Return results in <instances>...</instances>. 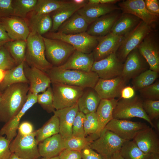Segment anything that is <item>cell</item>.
Wrapping results in <instances>:
<instances>
[{"label": "cell", "mask_w": 159, "mask_h": 159, "mask_svg": "<svg viewBox=\"0 0 159 159\" xmlns=\"http://www.w3.org/2000/svg\"><path fill=\"white\" fill-rule=\"evenodd\" d=\"M29 84L19 83L12 85L3 92L0 101V122L6 123L19 112L25 103Z\"/></svg>", "instance_id": "1"}, {"label": "cell", "mask_w": 159, "mask_h": 159, "mask_svg": "<svg viewBox=\"0 0 159 159\" xmlns=\"http://www.w3.org/2000/svg\"><path fill=\"white\" fill-rule=\"evenodd\" d=\"M52 83L57 82L81 87L94 88L99 79L97 74L73 69H62L53 66L47 72Z\"/></svg>", "instance_id": "2"}, {"label": "cell", "mask_w": 159, "mask_h": 159, "mask_svg": "<svg viewBox=\"0 0 159 159\" xmlns=\"http://www.w3.org/2000/svg\"><path fill=\"white\" fill-rule=\"evenodd\" d=\"M25 62L29 66L47 72L53 66L47 60L42 36L30 33L26 41Z\"/></svg>", "instance_id": "3"}, {"label": "cell", "mask_w": 159, "mask_h": 159, "mask_svg": "<svg viewBox=\"0 0 159 159\" xmlns=\"http://www.w3.org/2000/svg\"><path fill=\"white\" fill-rule=\"evenodd\" d=\"M143 101L137 96L128 99L120 98L118 100L114 110L113 118L127 120L138 117L144 120L152 127H154V124L143 109Z\"/></svg>", "instance_id": "4"}, {"label": "cell", "mask_w": 159, "mask_h": 159, "mask_svg": "<svg viewBox=\"0 0 159 159\" xmlns=\"http://www.w3.org/2000/svg\"><path fill=\"white\" fill-rule=\"evenodd\" d=\"M154 26L142 20L126 34L116 53L119 59L123 63L128 54L137 48L145 37L154 29Z\"/></svg>", "instance_id": "5"}, {"label": "cell", "mask_w": 159, "mask_h": 159, "mask_svg": "<svg viewBox=\"0 0 159 159\" xmlns=\"http://www.w3.org/2000/svg\"><path fill=\"white\" fill-rule=\"evenodd\" d=\"M51 84L53 104L55 110L71 107L76 104L85 89L60 83Z\"/></svg>", "instance_id": "6"}, {"label": "cell", "mask_w": 159, "mask_h": 159, "mask_svg": "<svg viewBox=\"0 0 159 159\" xmlns=\"http://www.w3.org/2000/svg\"><path fill=\"white\" fill-rule=\"evenodd\" d=\"M43 37L60 40L72 46L78 51L85 53H92L98 44V37L88 34L86 32L73 34H65L57 32H49Z\"/></svg>", "instance_id": "7"}, {"label": "cell", "mask_w": 159, "mask_h": 159, "mask_svg": "<svg viewBox=\"0 0 159 159\" xmlns=\"http://www.w3.org/2000/svg\"><path fill=\"white\" fill-rule=\"evenodd\" d=\"M126 141L114 132L104 130L100 136L92 142L89 146L103 159H110L115 153L120 152Z\"/></svg>", "instance_id": "8"}, {"label": "cell", "mask_w": 159, "mask_h": 159, "mask_svg": "<svg viewBox=\"0 0 159 159\" xmlns=\"http://www.w3.org/2000/svg\"><path fill=\"white\" fill-rule=\"evenodd\" d=\"M37 130L31 134L22 136L17 133L10 142L9 149L13 153L21 159H39V143L36 139Z\"/></svg>", "instance_id": "9"}, {"label": "cell", "mask_w": 159, "mask_h": 159, "mask_svg": "<svg viewBox=\"0 0 159 159\" xmlns=\"http://www.w3.org/2000/svg\"><path fill=\"white\" fill-rule=\"evenodd\" d=\"M43 38L46 58L53 66L57 67L63 64L76 50L71 45L63 41L43 37Z\"/></svg>", "instance_id": "10"}, {"label": "cell", "mask_w": 159, "mask_h": 159, "mask_svg": "<svg viewBox=\"0 0 159 159\" xmlns=\"http://www.w3.org/2000/svg\"><path fill=\"white\" fill-rule=\"evenodd\" d=\"M137 48L145 59L149 69L159 72V43L158 34L154 30L148 34Z\"/></svg>", "instance_id": "11"}, {"label": "cell", "mask_w": 159, "mask_h": 159, "mask_svg": "<svg viewBox=\"0 0 159 159\" xmlns=\"http://www.w3.org/2000/svg\"><path fill=\"white\" fill-rule=\"evenodd\" d=\"M149 127L143 122L113 118L104 130L111 131L126 140H131L139 132Z\"/></svg>", "instance_id": "12"}, {"label": "cell", "mask_w": 159, "mask_h": 159, "mask_svg": "<svg viewBox=\"0 0 159 159\" xmlns=\"http://www.w3.org/2000/svg\"><path fill=\"white\" fill-rule=\"evenodd\" d=\"M123 64L116 53L97 61H94L91 71L95 72L100 78L109 79L121 76Z\"/></svg>", "instance_id": "13"}, {"label": "cell", "mask_w": 159, "mask_h": 159, "mask_svg": "<svg viewBox=\"0 0 159 159\" xmlns=\"http://www.w3.org/2000/svg\"><path fill=\"white\" fill-rule=\"evenodd\" d=\"M23 69L25 75L29 82V92L38 95L43 93L50 86V79L46 72L30 67L24 62Z\"/></svg>", "instance_id": "14"}, {"label": "cell", "mask_w": 159, "mask_h": 159, "mask_svg": "<svg viewBox=\"0 0 159 159\" xmlns=\"http://www.w3.org/2000/svg\"><path fill=\"white\" fill-rule=\"evenodd\" d=\"M149 68L146 61L137 47L127 55L123 63L121 76L127 82Z\"/></svg>", "instance_id": "15"}, {"label": "cell", "mask_w": 159, "mask_h": 159, "mask_svg": "<svg viewBox=\"0 0 159 159\" xmlns=\"http://www.w3.org/2000/svg\"><path fill=\"white\" fill-rule=\"evenodd\" d=\"M125 35H117L110 32L105 36L98 37V44L92 52L94 61L116 53Z\"/></svg>", "instance_id": "16"}, {"label": "cell", "mask_w": 159, "mask_h": 159, "mask_svg": "<svg viewBox=\"0 0 159 159\" xmlns=\"http://www.w3.org/2000/svg\"><path fill=\"white\" fill-rule=\"evenodd\" d=\"M118 6L122 13L132 14L148 24L155 25L158 20V17L152 14L147 9L144 0H124L119 2Z\"/></svg>", "instance_id": "17"}, {"label": "cell", "mask_w": 159, "mask_h": 159, "mask_svg": "<svg viewBox=\"0 0 159 159\" xmlns=\"http://www.w3.org/2000/svg\"><path fill=\"white\" fill-rule=\"evenodd\" d=\"M127 82L121 76L109 79L99 78L94 89L101 99H115L120 97Z\"/></svg>", "instance_id": "18"}, {"label": "cell", "mask_w": 159, "mask_h": 159, "mask_svg": "<svg viewBox=\"0 0 159 159\" xmlns=\"http://www.w3.org/2000/svg\"><path fill=\"white\" fill-rule=\"evenodd\" d=\"M0 21L11 41L23 40L26 41L30 30L25 20L11 16L0 18Z\"/></svg>", "instance_id": "19"}, {"label": "cell", "mask_w": 159, "mask_h": 159, "mask_svg": "<svg viewBox=\"0 0 159 159\" xmlns=\"http://www.w3.org/2000/svg\"><path fill=\"white\" fill-rule=\"evenodd\" d=\"M38 95L28 92L27 100L22 108L13 118L5 123L0 129V136L5 135L6 139L11 142L15 137L21 118L29 109L37 102Z\"/></svg>", "instance_id": "20"}, {"label": "cell", "mask_w": 159, "mask_h": 159, "mask_svg": "<svg viewBox=\"0 0 159 159\" xmlns=\"http://www.w3.org/2000/svg\"><path fill=\"white\" fill-rule=\"evenodd\" d=\"M132 140L145 153L159 154V139L158 135L149 127L139 132Z\"/></svg>", "instance_id": "21"}, {"label": "cell", "mask_w": 159, "mask_h": 159, "mask_svg": "<svg viewBox=\"0 0 159 159\" xmlns=\"http://www.w3.org/2000/svg\"><path fill=\"white\" fill-rule=\"evenodd\" d=\"M121 13L120 10H117L100 17L89 25L86 32L90 35L96 37L106 35L111 32Z\"/></svg>", "instance_id": "22"}, {"label": "cell", "mask_w": 159, "mask_h": 159, "mask_svg": "<svg viewBox=\"0 0 159 159\" xmlns=\"http://www.w3.org/2000/svg\"><path fill=\"white\" fill-rule=\"evenodd\" d=\"M79 111L77 103L72 106L55 110L54 112V115L58 118L59 133L64 140L72 136L73 123Z\"/></svg>", "instance_id": "23"}, {"label": "cell", "mask_w": 159, "mask_h": 159, "mask_svg": "<svg viewBox=\"0 0 159 159\" xmlns=\"http://www.w3.org/2000/svg\"><path fill=\"white\" fill-rule=\"evenodd\" d=\"M117 10L120 9L115 4H90L87 3L77 12L85 19L89 25L100 17Z\"/></svg>", "instance_id": "24"}, {"label": "cell", "mask_w": 159, "mask_h": 159, "mask_svg": "<svg viewBox=\"0 0 159 159\" xmlns=\"http://www.w3.org/2000/svg\"><path fill=\"white\" fill-rule=\"evenodd\" d=\"M94 62L92 52L87 54L75 50L64 63L57 67L62 69L90 72Z\"/></svg>", "instance_id": "25"}, {"label": "cell", "mask_w": 159, "mask_h": 159, "mask_svg": "<svg viewBox=\"0 0 159 159\" xmlns=\"http://www.w3.org/2000/svg\"><path fill=\"white\" fill-rule=\"evenodd\" d=\"M118 101L115 99L101 100L95 112L98 128L94 135L97 138L100 136L106 125L113 118V111Z\"/></svg>", "instance_id": "26"}, {"label": "cell", "mask_w": 159, "mask_h": 159, "mask_svg": "<svg viewBox=\"0 0 159 159\" xmlns=\"http://www.w3.org/2000/svg\"><path fill=\"white\" fill-rule=\"evenodd\" d=\"M72 1V0H37L33 10L29 14L25 20L28 22L42 15L51 14Z\"/></svg>", "instance_id": "27"}, {"label": "cell", "mask_w": 159, "mask_h": 159, "mask_svg": "<svg viewBox=\"0 0 159 159\" xmlns=\"http://www.w3.org/2000/svg\"><path fill=\"white\" fill-rule=\"evenodd\" d=\"M38 145L40 156L48 159L58 156L64 149V140L59 133L46 139Z\"/></svg>", "instance_id": "28"}, {"label": "cell", "mask_w": 159, "mask_h": 159, "mask_svg": "<svg viewBox=\"0 0 159 159\" xmlns=\"http://www.w3.org/2000/svg\"><path fill=\"white\" fill-rule=\"evenodd\" d=\"M89 26L85 19L77 12L63 22L57 32L65 34L86 32Z\"/></svg>", "instance_id": "29"}, {"label": "cell", "mask_w": 159, "mask_h": 159, "mask_svg": "<svg viewBox=\"0 0 159 159\" xmlns=\"http://www.w3.org/2000/svg\"><path fill=\"white\" fill-rule=\"evenodd\" d=\"M87 3L77 4L72 0V2L69 4L51 13L50 15L53 25L49 32H57L59 27L63 22Z\"/></svg>", "instance_id": "30"}, {"label": "cell", "mask_w": 159, "mask_h": 159, "mask_svg": "<svg viewBox=\"0 0 159 159\" xmlns=\"http://www.w3.org/2000/svg\"><path fill=\"white\" fill-rule=\"evenodd\" d=\"M87 89L85 90L77 103L79 111L84 114L95 112L101 100L94 88Z\"/></svg>", "instance_id": "31"}, {"label": "cell", "mask_w": 159, "mask_h": 159, "mask_svg": "<svg viewBox=\"0 0 159 159\" xmlns=\"http://www.w3.org/2000/svg\"><path fill=\"white\" fill-rule=\"evenodd\" d=\"M142 20L130 14L121 13L112 27L111 32L119 36H125L134 28Z\"/></svg>", "instance_id": "32"}, {"label": "cell", "mask_w": 159, "mask_h": 159, "mask_svg": "<svg viewBox=\"0 0 159 159\" xmlns=\"http://www.w3.org/2000/svg\"><path fill=\"white\" fill-rule=\"evenodd\" d=\"M24 62L6 71L4 79L0 83V90L1 91L3 92L7 88L14 84L19 83L29 84L24 72Z\"/></svg>", "instance_id": "33"}, {"label": "cell", "mask_w": 159, "mask_h": 159, "mask_svg": "<svg viewBox=\"0 0 159 159\" xmlns=\"http://www.w3.org/2000/svg\"><path fill=\"white\" fill-rule=\"evenodd\" d=\"M27 22L30 33H37L42 36L49 32L53 25L50 14L42 15Z\"/></svg>", "instance_id": "34"}, {"label": "cell", "mask_w": 159, "mask_h": 159, "mask_svg": "<svg viewBox=\"0 0 159 159\" xmlns=\"http://www.w3.org/2000/svg\"><path fill=\"white\" fill-rule=\"evenodd\" d=\"M4 46L9 51L17 65L25 61L27 46L26 41H11L5 43Z\"/></svg>", "instance_id": "35"}, {"label": "cell", "mask_w": 159, "mask_h": 159, "mask_svg": "<svg viewBox=\"0 0 159 159\" xmlns=\"http://www.w3.org/2000/svg\"><path fill=\"white\" fill-rule=\"evenodd\" d=\"M36 139L38 143L59 133V122L58 117L54 115L41 128L37 130Z\"/></svg>", "instance_id": "36"}, {"label": "cell", "mask_w": 159, "mask_h": 159, "mask_svg": "<svg viewBox=\"0 0 159 159\" xmlns=\"http://www.w3.org/2000/svg\"><path fill=\"white\" fill-rule=\"evenodd\" d=\"M120 153L124 159H150L151 155L144 153L132 140H126Z\"/></svg>", "instance_id": "37"}, {"label": "cell", "mask_w": 159, "mask_h": 159, "mask_svg": "<svg viewBox=\"0 0 159 159\" xmlns=\"http://www.w3.org/2000/svg\"><path fill=\"white\" fill-rule=\"evenodd\" d=\"M158 77V72L147 69L132 79V83L135 90H139L153 84Z\"/></svg>", "instance_id": "38"}, {"label": "cell", "mask_w": 159, "mask_h": 159, "mask_svg": "<svg viewBox=\"0 0 159 159\" xmlns=\"http://www.w3.org/2000/svg\"><path fill=\"white\" fill-rule=\"evenodd\" d=\"M37 0H13V16L25 19L34 8Z\"/></svg>", "instance_id": "39"}, {"label": "cell", "mask_w": 159, "mask_h": 159, "mask_svg": "<svg viewBox=\"0 0 159 159\" xmlns=\"http://www.w3.org/2000/svg\"><path fill=\"white\" fill-rule=\"evenodd\" d=\"M92 141V139L89 136L83 138L72 136L64 140V149L80 152L89 146Z\"/></svg>", "instance_id": "40"}, {"label": "cell", "mask_w": 159, "mask_h": 159, "mask_svg": "<svg viewBox=\"0 0 159 159\" xmlns=\"http://www.w3.org/2000/svg\"><path fill=\"white\" fill-rule=\"evenodd\" d=\"M53 102V92L50 86L44 92L37 95V102L48 113L54 112L55 110Z\"/></svg>", "instance_id": "41"}, {"label": "cell", "mask_w": 159, "mask_h": 159, "mask_svg": "<svg viewBox=\"0 0 159 159\" xmlns=\"http://www.w3.org/2000/svg\"><path fill=\"white\" fill-rule=\"evenodd\" d=\"M17 66L16 63L7 49L0 46V69L9 70Z\"/></svg>", "instance_id": "42"}, {"label": "cell", "mask_w": 159, "mask_h": 159, "mask_svg": "<svg viewBox=\"0 0 159 159\" xmlns=\"http://www.w3.org/2000/svg\"><path fill=\"white\" fill-rule=\"evenodd\" d=\"M85 115L84 127L85 136L86 137L95 134L98 128V122L96 112Z\"/></svg>", "instance_id": "43"}, {"label": "cell", "mask_w": 159, "mask_h": 159, "mask_svg": "<svg viewBox=\"0 0 159 159\" xmlns=\"http://www.w3.org/2000/svg\"><path fill=\"white\" fill-rule=\"evenodd\" d=\"M143 110L151 120L159 117V100H144L143 101Z\"/></svg>", "instance_id": "44"}, {"label": "cell", "mask_w": 159, "mask_h": 159, "mask_svg": "<svg viewBox=\"0 0 159 159\" xmlns=\"http://www.w3.org/2000/svg\"><path fill=\"white\" fill-rule=\"evenodd\" d=\"M85 115L79 111L74 120L72 126V136L81 137L85 136L84 123Z\"/></svg>", "instance_id": "45"}, {"label": "cell", "mask_w": 159, "mask_h": 159, "mask_svg": "<svg viewBox=\"0 0 159 159\" xmlns=\"http://www.w3.org/2000/svg\"><path fill=\"white\" fill-rule=\"evenodd\" d=\"M139 91L141 96L144 100H159V80Z\"/></svg>", "instance_id": "46"}, {"label": "cell", "mask_w": 159, "mask_h": 159, "mask_svg": "<svg viewBox=\"0 0 159 159\" xmlns=\"http://www.w3.org/2000/svg\"><path fill=\"white\" fill-rule=\"evenodd\" d=\"M11 141L5 136L0 135V159H9L11 154L9 145Z\"/></svg>", "instance_id": "47"}, {"label": "cell", "mask_w": 159, "mask_h": 159, "mask_svg": "<svg viewBox=\"0 0 159 159\" xmlns=\"http://www.w3.org/2000/svg\"><path fill=\"white\" fill-rule=\"evenodd\" d=\"M13 0H0V19L13 16Z\"/></svg>", "instance_id": "48"}, {"label": "cell", "mask_w": 159, "mask_h": 159, "mask_svg": "<svg viewBox=\"0 0 159 159\" xmlns=\"http://www.w3.org/2000/svg\"><path fill=\"white\" fill-rule=\"evenodd\" d=\"M58 156L59 159H82L80 151L66 149H63Z\"/></svg>", "instance_id": "49"}, {"label": "cell", "mask_w": 159, "mask_h": 159, "mask_svg": "<svg viewBox=\"0 0 159 159\" xmlns=\"http://www.w3.org/2000/svg\"><path fill=\"white\" fill-rule=\"evenodd\" d=\"M17 130L18 133L22 136L29 135L34 131L33 125L28 121H24L20 123Z\"/></svg>", "instance_id": "50"}, {"label": "cell", "mask_w": 159, "mask_h": 159, "mask_svg": "<svg viewBox=\"0 0 159 159\" xmlns=\"http://www.w3.org/2000/svg\"><path fill=\"white\" fill-rule=\"evenodd\" d=\"M146 8L152 14L159 17V3L158 0H144Z\"/></svg>", "instance_id": "51"}, {"label": "cell", "mask_w": 159, "mask_h": 159, "mask_svg": "<svg viewBox=\"0 0 159 159\" xmlns=\"http://www.w3.org/2000/svg\"><path fill=\"white\" fill-rule=\"evenodd\" d=\"M82 159H103L97 153L91 149L89 146L81 151Z\"/></svg>", "instance_id": "52"}, {"label": "cell", "mask_w": 159, "mask_h": 159, "mask_svg": "<svg viewBox=\"0 0 159 159\" xmlns=\"http://www.w3.org/2000/svg\"><path fill=\"white\" fill-rule=\"evenodd\" d=\"M135 90L130 86H125L122 89L121 93L120 98L128 99L135 96Z\"/></svg>", "instance_id": "53"}, {"label": "cell", "mask_w": 159, "mask_h": 159, "mask_svg": "<svg viewBox=\"0 0 159 159\" xmlns=\"http://www.w3.org/2000/svg\"><path fill=\"white\" fill-rule=\"evenodd\" d=\"M11 41L0 21V46Z\"/></svg>", "instance_id": "54"}, {"label": "cell", "mask_w": 159, "mask_h": 159, "mask_svg": "<svg viewBox=\"0 0 159 159\" xmlns=\"http://www.w3.org/2000/svg\"><path fill=\"white\" fill-rule=\"evenodd\" d=\"M119 0H99L100 4H114L120 1Z\"/></svg>", "instance_id": "55"}, {"label": "cell", "mask_w": 159, "mask_h": 159, "mask_svg": "<svg viewBox=\"0 0 159 159\" xmlns=\"http://www.w3.org/2000/svg\"><path fill=\"white\" fill-rule=\"evenodd\" d=\"M110 159H124L120 154V152H117L111 157Z\"/></svg>", "instance_id": "56"}, {"label": "cell", "mask_w": 159, "mask_h": 159, "mask_svg": "<svg viewBox=\"0 0 159 159\" xmlns=\"http://www.w3.org/2000/svg\"><path fill=\"white\" fill-rule=\"evenodd\" d=\"M6 71L0 69V83L4 79L6 73Z\"/></svg>", "instance_id": "57"}, {"label": "cell", "mask_w": 159, "mask_h": 159, "mask_svg": "<svg viewBox=\"0 0 159 159\" xmlns=\"http://www.w3.org/2000/svg\"><path fill=\"white\" fill-rule=\"evenodd\" d=\"M150 159H159V154L151 155Z\"/></svg>", "instance_id": "58"}, {"label": "cell", "mask_w": 159, "mask_h": 159, "mask_svg": "<svg viewBox=\"0 0 159 159\" xmlns=\"http://www.w3.org/2000/svg\"><path fill=\"white\" fill-rule=\"evenodd\" d=\"M9 159H21L13 153H12Z\"/></svg>", "instance_id": "59"}, {"label": "cell", "mask_w": 159, "mask_h": 159, "mask_svg": "<svg viewBox=\"0 0 159 159\" xmlns=\"http://www.w3.org/2000/svg\"><path fill=\"white\" fill-rule=\"evenodd\" d=\"M155 127L157 129V130L159 131V121H157L155 124Z\"/></svg>", "instance_id": "60"}, {"label": "cell", "mask_w": 159, "mask_h": 159, "mask_svg": "<svg viewBox=\"0 0 159 159\" xmlns=\"http://www.w3.org/2000/svg\"><path fill=\"white\" fill-rule=\"evenodd\" d=\"M49 159H59V157L58 156H57L56 157H55L50 158H49Z\"/></svg>", "instance_id": "61"}, {"label": "cell", "mask_w": 159, "mask_h": 159, "mask_svg": "<svg viewBox=\"0 0 159 159\" xmlns=\"http://www.w3.org/2000/svg\"><path fill=\"white\" fill-rule=\"evenodd\" d=\"M2 93H3V92L1 91L0 90V101L1 99V97H2Z\"/></svg>", "instance_id": "62"}, {"label": "cell", "mask_w": 159, "mask_h": 159, "mask_svg": "<svg viewBox=\"0 0 159 159\" xmlns=\"http://www.w3.org/2000/svg\"><path fill=\"white\" fill-rule=\"evenodd\" d=\"M41 159H49L47 158H42Z\"/></svg>", "instance_id": "63"}]
</instances>
